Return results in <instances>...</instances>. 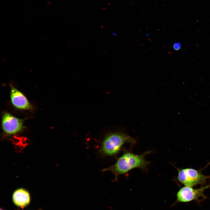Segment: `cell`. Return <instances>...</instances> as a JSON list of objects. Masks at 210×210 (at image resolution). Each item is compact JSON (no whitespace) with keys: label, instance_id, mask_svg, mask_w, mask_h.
<instances>
[{"label":"cell","instance_id":"cell-9","mask_svg":"<svg viewBox=\"0 0 210 210\" xmlns=\"http://www.w3.org/2000/svg\"><path fill=\"white\" fill-rule=\"evenodd\" d=\"M0 210H4L3 208H1Z\"/></svg>","mask_w":210,"mask_h":210},{"label":"cell","instance_id":"cell-7","mask_svg":"<svg viewBox=\"0 0 210 210\" xmlns=\"http://www.w3.org/2000/svg\"><path fill=\"white\" fill-rule=\"evenodd\" d=\"M12 198L14 204L22 209L28 205L31 201L29 192L22 188L17 189L14 191Z\"/></svg>","mask_w":210,"mask_h":210},{"label":"cell","instance_id":"cell-1","mask_svg":"<svg viewBox=\"0 0 210 210\" xmlns=\"http://www.w3.org/2000/svg\"><path fill=\"white\" fill-rule=\"evenodd\" d=\"M150 152L148 151L141 154H136L125 152L113 164L104 169L102 171L111 172L114 175V181H117L120 175L125 174L132 169L136 168L146 169L149 162L146 160L145 157Z\"/></svg>","mask_w":210,"mask_h":210},{"label":"cell","instance_id":"cell-3","mask_svg":"<svg viewBox=\"0 0 210 210\" xmlns=\"http://www.w3.org/2000/svg\"><path fill=\"white\" fill-rule=\"evenodd\" d=\"M208 176L203 175L200 170L192 168H186L178 170L177 179L185 186L192 187L205 183Z\"/></svg>","mask_w":210,"mask_h":210},{"label":"cell","instance_id":"cell-10","mask_svg":"<svg viewBox=\"0 0 210 210\" xmlns=\"http://www.w3.org/2000/svg\"><path fill=\"white\" fill-rule=\"evenodd\" d=\"M42 210L41 209H39V210Z\"/></svg>","mask_w":210,"mask_h":210},{"label":"cell","instance_id":"cell-4","mask_svg":"<svg viewBox=\"0 0 210 210\" xmlns=\"http://www.w3.org/2000/svg\"><path fill=\"white\" fill-rule=\"evenodd\" d=\"M1 125L4 132L8 134H14L22 131L24 128L23 120L8 112L2 115Z\"/></svg>","mask_w":210,"mask_h":210},{"label":"cell","instance_id":"cell-2","mask_svg":"<svg viewBox=\"0 0 210 210\" xmlns=\"http://www.w3.org/2000/svg\"><path fill=\"white\" fill-rule=\"evenodd\" d=\"M135 142L133 138L123 133H110L105 136L102 142L100 152L103 155H114L119 152L124 144H134Z\"/></svg>","mask_w":210,"mask_h":210},{"label":"cell","instance_id":"cell-5","mask_svg":"<svg viewBox=\"0 0 210 210\" xmlns=\"http://www.w3.org/2000/svg\"><path fill=\"white\" fill-rule=\"evenodd\" d=\"M210 186L209 185L202 187L198 189L192 187L184 186L180 189L177 194V201L187 202L193 200H198L201 197L205 198L204 195V190Z\"/></svg>","mask_w":210,"mask_h":210},{"label":"cell","instance_id":"cell-8","mask_svg":"<svg viewBox=\"0 0 210 210\" xmlns=\"http://www.w3.org/2000/svg\"><path fill=\"white\" fill-rule=\"evenodd\" d=\"M181 47V45L180 43L176 42L173 45V48L175 50H179Z\"/></svg>","mask_w":210,"mask_h":210},{"label":"cell","instance_id":"cell-6","mask_svg":"<svg viewBox=\"0 0 210 210\" xmlns=\"http://www.w3.org/2000/svg\"><path fill=\"white\" fill-rule=\"evenodd\" d=\"M10 86V98L13 105L19 109H32L33 107L25 95L12 84Z\"/></svg>","mask_w":210,"mask_h":210}]
</instances>
